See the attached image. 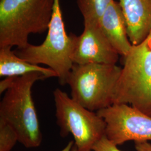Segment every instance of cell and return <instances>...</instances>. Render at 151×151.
<instances>
[{
    "label": "cell",
    "mask_w": 151,
    "mask_h": 151,
    "mask_svg": "<svg viewBox=\"0 0 151 151\" xmlns=\"http://www.w3.org/2000/svg\"><path fill=\"white\" fill-rule=\"evenodd\" d=\"M48 78L41 73L6 77L0 82V93L5 94L0 103V120L15 130L19 142L27 148L41 145L42 134L32 95L34 84Z\"/></svg>",
    "instance_id": "1"
},
{
    "label": "cell",
    "mask_w": 151,
    "mask_h": 151,
    "mask_svg": "<svg viewBox=\"0 0 151 151\" xmlns=\"http://www.w3.org/2000/svg\"><path fill=\"white\" fill-rule=\"evenodd\" d=\"M54 0H0V48L22 49L32 34L48 30Z\"/></svg>",
    "instance_id": "2"
},
{
    "label": "cell",
    "mask_w": 151,
    "mask_h": 151,
    "mask_svg": "<svg viewBox=\"0 0 151 151\" xmlns=\"http://www.w3.org/2000/svg\"><path fill=\"white\" fill-rule=\"evenodd\" d=\"M122 67L116 65L73 64L67 84L70 97L92 111L113 105Z\"/></svg>",
    "instance_id": "3"
},
{
    "label": "cell",
    "mask_w": 151,
    "mask_h": 151,
    "mask_svg": "<svg viewBox=\"0 0 151 151\" xmlns=\"http://www.w3.org/2000/svg\"><path fill=\"white\" fill-rule=\"evenodd\" d=\"M48 34L43 43L16 49L17 56L34 65H44L54 70L60 84H67L73 67L71 59L73 49L72 34L68 35L65 29L60 0H54L53 14Z\"/></svg>",
    "instance_id": "4"
},
{
    "label": "cell",
    "mask_w": 151,
    "mask_h": 151,
    "mask_svg": "<svg viewBox=\"0 0 151 151\" xmlns=\"http://www.w3.org/2000/svg\"><path fill=\"white\" fill-rule=\"evenodd\" d=\"M57 124L60 134L74 138V145L81 151H92L98 140L105 135V123L96 112L77 103L68 95L57 88L53 92Z\"/></svg>",
    "instance_id": "5"
},
{
    "label": "cell",
    "mask_w": 151,
    "mask_h": 151,
    "mask_svg": "<svg viewBox=\"0 0 151 151\" xmlns=\"http://www.w3.org/2000/svg\"><path fill=\"white\" fill-rule=\"evenodd\" d=\"M124 58L113 104L135 107L151 82V32L143 42L133 45Z\"/></svg>",
    "instance_id": "6"
},
{
    "label": "cell",
    "mask_w": 151,
    "mask_h": 151,
    "mask_svg": "<svg viewBox=\"0 0 151 151\" xmlns=\"http://www.w3.org/2000/svg\"><path fill=\"white\" fill-rule=\"evenodd\" d=\"M105 123V135L114 145L151 140V116L127 104H113L96 112Z\"/></svg>",
    "instance_id": "7"
},
{
    "label": "cell",
    "mask_w": 151,
    "mask_h": 151,
    "mask_svg": "<svg viewBox=\"0 0 151 151\" xmlns=\"http://www.w3.org/2000/svg\"><path fill=\"white\" fill-rule=\"evenodd\" d=\"M73 49L71 59L73 64L116 65L119 54L109 42L99 24L84 23L80 35L72 34Z\"/></svg>",
    "instance_id": "8"
},
{
    "label": "cell",
    "mask_w": 151,
    "mask_h": 151,
    "mask_svg": "<svg viewBox=\"0 0 151 151\" xmlns=\"http://www.w3.org/2000/svg\"><path fill=\"white\" fill-rule=\"evenodd\" d=\"M133 45L143 42L151 32V0H119Z\"/></svg>",
    "instance_id": "9"
},
{
    "label": "cell",
    "mask_w": 151,
    "mask_h": 151,
    "mask_svg": "<svg viewBox=\"0 0 151 151\" xmlns=\"http://www.w3.org/2000/svg\"><path fill=\"white\" fill-rule=\"evenodd\" d=\"M99 25L109 42L123 57L129 53L133 45L128 35L127 24L119 3L113 1L101 16Z\"/></svg>",
    "instance_id": "10"
},
{
    "label": "cell",
    "mask_w": 151,
    "mask_h": 151,
    "mask_svg": "<svg viewBox=\"0 0 151 151\" xmlns=\"http://www.w3.org/2000/svg\"><path fill=\"white\" fill-rule=\"evenodd\" d=\"M12 48H0V76L3 77H19L32 73H41L48 78L57 77L54 70L34 65L23 60L16 55Z\"/></svg>",
    "instance_id": "11"
},
{
    "label": "cell",
    "mask_w": 151,
    "mask_h": 151,
    "mask_svg": "<svg viewBox=\"0 0 151 151\" xmlns=\"http://www.w3.org/2000/svg\"><path fill=\"white\" fill-rule=\"evenodd\" d=\"M114 0H77L84 23L99 24V21Z\"/></svg>",
    "instance_id": "12"
},
{
    "label": "cell",
    "mask_w": 151,
    "mask_h": 151,
    "mask_svg": "<svg viewBox=\"0 0 151 151\" xmlns=\"http://www.w3.org/2000/svg\"><path fill=\"white\" fill-rule=\"evenodd\" d=\"M19 142L15 130L10 124L0 120V151H11Z\"/></svg>",
    "instance_id": "13"
},
{
    "label": "cell",
    "mask_w": 151,
    "mask_h": 151,
    "mask_svg": "<svg viewBox=\"0 0 151 151\" xmlns=\"http://www.w3.org/2000/svg\"><path fill=\"white\" fill-rule=\"evenodd\" d=\"M135 108L151 116V82Z\"/></svg>",
    "instance_id": "14"
},
{
    "label": "cell",
    "mask_w": 151,
    "mask_h": 151,
    "mask_svg": "<svg viewBox=\"0 0 151 151\" xmlns=\"http://www.w3.org/2000/svg\"><path fill=\"white\" fill-rule=\"evenodd\" d=\"M92 151H122L120 150L111 141L108 139L105 135L97 141L92 148Z\"/></svg>",
    "instance_id": "15"
},
{
    "label": "cell",
    "mask_w": 151,
    "mask_h": 151,
    "mask_svg": "<svg viewBox=\"0 0 151 151\" xmlns=\"http://www.w3.org/2000/svg\"><path fill=\"white\" fill-rule=\"evenodd\" d=\"M136 151H151V144L148 141L135 142Z\"/></svg>",
    "instance_id": "16"
},
{
    "label": "cell",
    "mask_w": 151,
    "mask_h": 151,
    "mask_svg": "<svg viewBox=\"0 0 151 151\" xmlns=\"http://www.w3.org/2000/svg\"><path fill=\"white\" fill-rule=\"evenodd\" d=\"M71 151H80L78 148H77V147H76V146L75 145H73V146L72 147V149H71Z\"/></svg>",
    "instance_id": "17"
}]
</instances>
